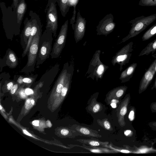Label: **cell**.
Here are the masks:
<instances>
[{
	"label": "cell",
	"instance_id": "obj_17",
	"mask_svg": "<svg viewBox=\"0 0 156 156\" xmlns=\"http://www.w3.org/2000/svg\"><path fill=\"white\" fill-rule=\"evenodd\" d=\"M75 146L80 147L89 151L96 153H118L117 151L105 147H94L82 144V145H76Z\"/></svg>",
	"mask_w": 156,
	"mask_h": 156
},
{
	"label": "cell",
	"instance_id": "obj_40",
	"mask_svg": "<svg viewBox=\"0 0 156 156\" xmlns=\"http://www.w3.org/2000/svg\"><path fill=\"white\" fill-rule=\"evenodd\" d=\"M46 124L47 125V126L49 127H51V122L48 120L46 122Z\"/></svg>",
	"mask_w": 156,
	"mask_h": 156
},
{
	"label": "cell",
	"instance_id": "obj_27",
	"mask_svg": "<svg viewBox=\"0 0 156 156\" xmlns=\"http://www.w3.org/2000/svg\"><path fill=\"white\" fill-rule=\"evenodd\" d=\"M37 74L31 75L27 76H23V84H32L36 79Z\"/></svg>",
	"mask_w": 156,
	"mask_h": 156
},
{
	"label": "cell",
	"instance_id": "obj_32",
	"mask_svg": "<svg viewBox=\"0 0 156 156\" xmlns=\"http://www.w3.org/2000/svg\"><path fill=\"white\" fill-rule=\"evenodd\" d=\"M148 126L151 129L156 130V121L151 122H149Z\"/></svg>",
	"mask_w": 156,
	"mask_h": 156
},
{
	"label": "cell",
	"instance_id": "obj_39",
	"mask_svg": "<svg viewBox=\"0 0 156 156\" xmlns=\"http://www.w3.org/2000/svg\"><path fill=\"white\" fill-rule=\"evenodd\" d=\"M156 89V77L155 78L154 83V84L153 85V86L151 88V89L152 90L154 89Z\"/></svg>",
	"mask_w": 156,
	"mask_h": 156
},
{
	"label": "cell",
	"instance_id": "obj_13",
	"mask_svg": "<svg viewBox=\"0 0 156 156\" xmlns=\"http://www.w3.org/2000/svg\"><path fill=\"white\" fill-rule=\"evenodd\" d=\"M18 59L15 53L11 49L8 48L2 59H0L1 72L2 68L8 66L11 69L16 68L18 64Z\"/></svg>",
	"mask_w": 156,
	"mask_h": 156
},
{
	"label": "cell",
	"instance_id": "obj_18",
	"mask_svg": "<svg viewBox=\"0 0 156 156\" xmlns=\"http://www.w3.org/2000/svg\"><path fill=\"white\" fill-rule=\"evenodd\" d=\"M136 63H133L121 73L119 79L121 83L129 81L132 77L137 66Z\"/></svg>",
	"mask_w": 156,
	"mask_h": 156
},
{
	"label": "cell",
	"instance_id": "obj_2",
	"mask_svg": "<svg viewBox=\"0 0 156 156\" xmlns=\"http://www.w3.org/2000/svg\"><path fill=\"white\" fill-rule=\"evenodd\" d=\"M53 34L49 30L45 29L41 36L38 46L36 68L40 65L49 58L52 49Z\"/></svg>",
	"mask_w": 156,
	"mask_h": 156
},
{
	"label": "cell",
	"instance_id": "obj_33",
	"mask_svg": "<svg viewBox=\"0 0 156 156\" xmlns=\"http://www.w3.org/2000/svg\"><path fill=\"white\" fill-rule=\"evenodd\" d=\"M19 0H12V6L14 11H16V8L17 6Z\"/></svg>",
	"mask_w": 156,
	"mask_h": 156
},
{
	"label": "cell",
	"instance_id": "obj_26",
	"mask_svg": "<svg viewBox=\"0 0 156 156\" xmlns=\"http://www.w3.org/2000/svg\"><path fill=\"white\" fill-rule=\"evenodd\" d=\"M105 147H107L110 149L114 150L118 153L121 152L123 153H130L132 152L127 149L118 147L114 145L111 142L110 144L106 146Z\"/></svg>",
	"mask_w": 156,
	"mask_h": 156
},
{
	"label": "cell",
	"instance_id": "obj_1",
	"mask_svg": "<svg viewBox=\"0 0 156 156\" xmlns=\"http://www.w3.org/2000/svg\"><path fill=\"white\" fill-rule=\"evenodd\" d=\"M0 6L2 25L6 36L8 39L12 41L14 36L19 35L20 32L16 12L13 10L12 6L7 7L4 2H1Z\"/></svg>",
	"mask_w": 156,
	"mask_h": 156
},
{
	"label": "cell",
	"instance_id": "obj_4",
	"mask_svg": "<svg viewBox=\"0 0 156 156\" xmlns=\"http://www.w3.org/2000/svg\"><path fill=\"white\" fill-rule=\"evenodd\" d=\"M42 34V29L39 30L33 39L29 47L27 55V61L20 72L28 74L34 72L37 62L39 40Z\"/></svg>",
	"mask_w": 156,
	"mask_h": 156
},
{
	"label": "cell",
	"instance_id": "obj_5",
	"mask_svg": "<svg viewBox=\"0 0 156 156\" xmlns=\"http://www.w3.org/2000/svg\"><path fill=\"white\" fill-rule=\"evenodd\" d=\"M56 2V0H48L45 9L46 17L45 29L50 30L54 37L56 36L58 27Z\"/></svg>",
	"mask_w": 156,
	"mask_h": 156
},
{
	"label": "cell",
	"instance_id": "obj_10",
	"mask_svg": "<svg viewBox=\"0 0 156 156\" xmlns=\"http://www.w3.org/2000/svg\"><path fill=\"white\" fill-rule=\"evenodd\" d=\"M29 15L31 20L32 26L30 36L26 48L23 50L22 57L23 58L28 52L31 43L38 31L42 29V25L39 16L32 10H30Z\"/></svg>",
	"mask_w": 156,
	"mask_h": 156
},
{
	"label": "cell",
	"instance_id": "obj_8",
	"mask_svg": "<svg viewBox=\"0 0 156 156\" xmlns=\"http://www.w3.org/2000/svg\"><path fill=\"white\" fill-rule=\"evenodd\" d=\"M114 17L111 13L106 15L99 22L96 27L97 34L106 36L112 33L116 26L114 22Z\"/></svg>",
	"mask_w": 156,
	"mask_h": 156
},
{
	"label": "cell",
	"instance_id": "obj_41",
	"mask_svg": "<svg viewBox=\"0 0 156 156\" xmlns=\"http://www.w3.org/2000/svg\"><path fill=\"white\" fill-rule=\"evenodd\" d=\"M31 101L32 104L34 105V101L33 99H31Z\"/></svg>",
	"mask_w": 156,
	"mask_h": 156
},
{
	"label": "cell",
	"instance_id": "obj_25",
	"mask_svg": "<svg viewBox=\"0 0 156 156\" xmlns=\"http://www.w3.org/2000/svg\"><path fill=\"white\" fill-rule=\"evenodd\" d=\"M70 6H73V15L70 19V24L72 25V28L73 30L74 28V23L75 22V17L76 14V6L79 0H69Z\"/></svg>",
	"mask_w": 156,
	"mask_h": 156
},
{
	"label": "cell",
	"instance_id": "obj_16",
	"mask_svg": "<svg viewBox=\"0 0 156 156\" xmlns=\"http://www.w3.org/2000/svg\"><path fill=\"white\" fill-rule=\"evenodd\" d=\"M128 87L125 86H119L110 91L106 95V99L108 103L113 99L119 100L126 92Z\"/></svg>",
	"mask_w": 156,
	"mask_h": 156
},
{
	"label": "cell",
	"instance_id": "obj_35",
	"mask_svg": "<svg viewBox=\"0 0 156 156\" xmlns=\"http://www.w3.org/2000/svg\"><path fill=\"white\" fill-rule=\"evenodd\" d=\"M19 94L21 97L25 98L26 97V94L23 90H21L19 92ZM27 95V94H26Z\"/></svg>",
	"mask_w": 156,
	"mask_h": 156
},
{
	"label": "cell",
	"instance_id": "obj_34",
	"mask_svg": "<svg viewBox=\"0 0 156 156\" xmlns=\"http://www.w3.org/2000/svg\"><path fill=\"white\" fill-rule=\"evenodd\" d=\"M25 93L27 95H29L33 94L34 93L33 90L30 88H27L25 90Z\"/></svg>",
	"mask_w": 156,
	"mask_h": 156
},
{
	"label": "cell",
	"instance_id": "obj_20",
	"mask_svg": "<svg viewBox=\"0 0 156 156\" xmlns=\"http://www.w3.org/2000/svg\"><path fill=\"white\" fill-rule=\"evenodd\" d=\"M76 140L82 144L94 147H105L109 144L108 142L101 141L94 138L89 139H78Z\"/></svg>",
	"mask_w": 156,
	"mask_h": 156
},
{
	"label": "cell",
	"instance_id": "obj_23",
	"mask_svg": "<svg viewBox=\"0 0 156 156\" xmlns=\"http://www.w3.org/2000/svg\"><path fill=\"white\" fill-rule=\"evenodd\" d=\"M87 108L89 111L95 113L101 111L102 109V106L100 103L97 101L96 98H93Z\"/></svg>",
	"mask_w": 156,
	"mask_h": 156
},
{
	"label": "cell",
	"instance_id": "obj_15",
	"mask_svg": "<svg viewBox=\"0 0 156 156\" xmlns=\"http://www.w3.org/2000/svg\"><path fill=\"white\" fill-rule=\"evenodd\" d=\"M74 130L78 132L80 136L91 138H101L102 136L98 132L87 127L78 125H75Z\"/></svg>",
	"mask_w": 156,
	"mask_h": 156
},
{
	"label": "cell",
	"instance_id": "obj_14",
	"mask_svg": "<svg viewBox=\"0 0 156 156\" xmlns=\"http://www.w3.org/2000/svg\"><path fill=\"white\" fill-rule=\"evenodd\" d=\"M24 26L20 35V44L23 50L26 48L30 35L32 24L31 19L27 17L24 21Z\"/></svg>",
	"mask_w": 156,
	"mask_h": 156
},
{
	"label": "cell",
	"instance_id": "obj_22",
	"mask_svg": "<svg viewBox=\"0 0 156 156\" xmlns=\"http://www.w3.org/2000/svg\"><path fill=\"white\" fill-rule=\"evenodd\" d=\"M61 15L65 17L68 12L70 6L69 0H56Z\"/></svg>",
	"mask_w": 156,
	"mask_h": 156
},
{
	"label": "cell",
	"instance_id": "obj_24",
	"mask_svg": "<svg viewBox=\"0 0 156 156\" xmlns=\"http://www.w3.org/2000/svg\"><path fill=\"white\" fill-rule=\"evenodd\" d=\"M98 124L105 130L112 131L113 130L112 126L107 119H98L97 120Z\"/></svg>",
	"mask_w": 156,
	"mask_h": 156
},
{
	"label": "cell",
	"instance_id": "obj_37",
	"mask_svg": "<svg viewBox=\"0 0 156 156\" xmlns=\"http://www.w3.org/2000/svg\"><path fill=\"white\" fill-rule=\"evenodd\" d=\"M132 134V132L130 130H127L125 132V134L127 136H129Z\"/></svg>",
	"mask_w": 156,
	"mask_h": 156
},
{
	"label": "cell",
	"instance_id": "obj_29",
	"mask_svg": "<svg viewBox=\"0 0 156 156\" xmlns=\"http://www.w3.org/2000/svg\"><path fill=\"white\" fill-rule=\"evenodd\" d=\"M135 110L134 108H132L130 111L129 118L130 120L132 121L133 120L134 118Z\"/></svg>",
	"mask_w": 156,
	"mask_h": 156
},
{
	"label": "cell",
	"instance_id": "obj_28",
	"mask_svg": "<svg viewBox=\"0 0 156 156\" xmlns=\"http://www.w3.org/2000/svg\"><path fill=\"white\" fill-rule=\"evenodd\" d=\"M31 100L30 99H28L25 103V107L27 110L30 109L33 105L31 102Z\"/></svg>",
	"mask_w": 156,
	"mask_h": 156
},
{
	"label": "cell",
	"instance_id": "obj_6",
	"mask_svg": "<svg viewBox=\"0 0 156 156\" xmlns=\"http://www.w3.org/2000/svg\"><path fill=\"white\" fill-rule=\"evenodd\" d=\"M133 43L131 41L124 46L119 50L113 57L111 61L112 65L115 66L116 64L119 65V69L121 71L123 66L129 62L133 50Z\"/></svg>",
	"mask_w": 156,
	"mask_h": 156
},
{
	"label": "cell",
	"instance_id": "obj_3",
	"mask_svg": "<svg viewBox=\"0 0 156 156\" xmlns=\"http://www.w3.org/2000/svg\"><path fill=\"white\" fill-rule=\"evenodd\" d=\"M101 52L100 50H98L94 54L85 75L87 78H90L93 80L95 78L98 81L102 79L105 73L108 68V66L104 64L100 59Z\"/></svg>",
	"mask_w": 156,
	"mask_h": 156
},
{
	"label": "cell",
	"instance_id": "obj_31",
	"mask_svg": "<svg viewBox=\"0 0 156 156\" xmlns=\"http://www.w3.org/2000/svg\"><path fill=\"white\" fill-rule=\"evenodd\" d=\"M19 85L16 83H14L13 87L10 90V92L12 94H14L16 92L18 88Z\"/></svg>",
	"mask_w": 156,
	"mask_h": 156
},
{
	"label": "cell",
	"instance_id": "obj_38",
	"mask_svg": "<svg viewBox=\"0 0 156 156\" xmlns=\"http://www.w3.org/2000/svg\"><path fill=\"white\" fill-rule=\"evenodd\" d=\"M23 133L26 135H28V136H32V135L30 134L27 131H26V130H25V129H23Z\"/></svg>",
	"mask_w": 156,
	"mask_h": 156
},
{
	"label": "cell",
	"instance_id": "obj_42",
	"mask_svg": "<svg viewBox=\"0 0 156 156\" xmlns=\"http://www.w3.org/2000/svg\"><path fill=\"white\" fill-rule=\"evenodd\" d=\"M0 109L1 110L2 109V107L1 105H0Z\"/></svg>",
	"mask_w": 156,
	"mask_h": 156
},
{
	"label": "cell",
	"instance_id": "obj_9",
	"mask_svg": "<svg viewBox=\"0 0 156 156\" xmlns=\"http://www.w3.org/2000/svg\"><path fill=\"white\" fill-rule=\"evenodd\" d=\"M152 55L155 57V59L141 79L139 86V94H141L147 89L152 82L156 72V54Z\"/></svg>",
	"mask_w": 156,
	"mask_h": 156
},
{
	"label": "cell",
	"instance_id": "obj_21",
	"mask_svg": "<svg viewBox=\"0 0 156 156\" xmlns=\"http://www.w3.org/2000/svg\"><path fill=\"white\" fill-rule=\"evenodd\" d=\"M156 51V39L149 43L140 52L139 56L148 55L151 53L152 55Z\"/></svg>",
	"mask_w": 156,
	"mask_h": 156
},
{
	"label": "cell",
	"instance_id": "obj_36",
	"mask_svg": "<svg viewBox=\"0 0 156 156\" xmlns=\"http://www.w3.org/2000/svg\"><path fill=\"white\" fill-rule=\"evenodd\" d=\"M32 124L35 126H38L39 125V121L38 120H34L32 122Z\"/></svg>",
	"mask_w": 156,
	"mask_h": 156
},
{
	"label": "cell",
	"instance_id": "obj_19",
	"mask_svg": "<svg viewBox=\"0 0 156 156\" xmlns=\"http://www.w3.org/2000/svg\"><path fill=\"white\" fill-rule=\"evenodd\" d=\"M27 8V5L25 0H19L16 12L17 16L18 23L20 27L21 26Z\"/></svg>",
	"mask_w": 156,
	"mask_h": 156
},
{
	"label": "cell",
	"instance_id": "obj_30",
	"mask_svg": "<svg viewBox=\"0 0 156 156\" xmlns=\"http://www.w3.org/2000/svg\"><path fill=\"white\" fill-rule=\"evenodd\" d=\"M150 107L152 112L156 113V101L151 103Z\"/></svg>",
	"mask_w": 156,
	"mask_h": 156
},
{
	"label": "cell",
	"instance_id": "obj_11",
	"mask_svg": "<svg viewBox=\"0 0 156 156\" xmlns=\"http://www.w3.org/2000/svg\"><path fill=\"white\" fill-rule=\"evenodd\" d=\"M86 22L85 18L81 16L80 11L78 10L73 30L74 37L76 43L81 40L84 37Z\"/></svg>",
	"mask_w": 156,
	"mask_h": 156
},
{
	"label": "cell",
	"instance_id": "obj_12",
	"mask_svg": "<svg viewBox=\"0 0 156 156\" xmlns=\"http://www.w3.org/2000/svg\"><path fill=\"white\" fill-rule=\"evenodd\" d=\"M130 99V94H127L116 109L118 122L121 127H124L126 125L124 117L127 112L128 106Z\"/></svg>",
	"mask_w": 156,
	"mask_h": 156
},
{
	"label": "cell",
	"instance_id": "obj_7",
	"mask_svg": "<svg viewBox=\"0 0 156 156\" xmlns=\"http://www.w3.org/2000/svg\"><path fill=\"white\" fill-rule=\"evenodd\" d=\"M68 26V20L62 26L59 33L52 46L50 55L51 58H58L60 55L66 43Z\"/></svg>",
	"mask_w": 156,
	"mask_h": 156
},
{
	"label": "cell",
	"instance_id": "obj_43",
	"mask_svg": "<svg viewBox=\"0 0 156 156\" xmlns=\"http://www.w3.org/2000/svg\"><path fill=\"white\" fill-rule=\"evenodd\" d=\"M35 0V1H37L38 0Z\"/></svg>",
	"mask_w": 156,
	"mask_h": 156
}]
</instances>
